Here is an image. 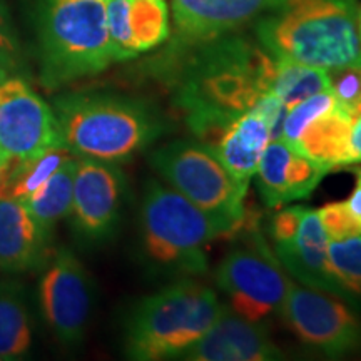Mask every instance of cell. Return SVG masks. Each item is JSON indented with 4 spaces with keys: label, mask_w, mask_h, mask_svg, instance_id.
<instances>
[{
    "label": "cell",
    "mask_w": 361,
    "mask_h": 361,
    "mask_svg": "<svg viewBox=\"0 0 361 361\" xmlns=\"http://www.w3.org/2000/svg\"><path fill=\"white\" fill-rule=\"evenodd\" d=\"M351 130H350V159L351 166L361 164V107L351 111Z\"/></svg>",
    "instance_id": "obj_31"
},
{
    "label": "cell",
    "mask_w": 361,
    "mask_h": 361,
    "mask_svg": "<svg viewBox=\"0 0 361 361\" xmlns=\"http://www.w3.org/2000/svg\"><path fill=\"white\" fill-rule=\"evenodd\" d=\"M279 314L298 340L319 353L336 358L361 348L360 316L331 293L291 283Z\"/></svg>",
    "instance_id": "obj_9"
},
{
    "label": "cell",
    "mask_w": 361,
    "mask_h": 361,
    "mask_svg": "<svg viewBox=\"0 0 361 361\" xmlns=\"http://www.w3.org/2000/svg\"><path fill=\"white\" fill-rule=\"evenodd\" d=\"M283 0H173V52L231 34Z\"/></svg>",
    "instance_id": "obj_13"
},
{
    "label": "cell",
    "mask_w": 361,
    "mask_h": 361,
    "mask_svg": "<svg viewBox=\"0 0 361 361\" xmlns=\"http://www.w3.org/2000/svg\"><path fill=\"white\" fill-rule=\"evenodd\" d=\"M229 236L219 223L180 196L173 188L151 179L141 202L142 252L156 271L174 279L207 273V246Z\"/></svg>",
    "instance_id": "obj_5"
},
{
    "label": "cell",
    "mask_w": 361,
    "mask_h": 361,
    "mask_svg": "<svg viewBox=\"0 0 361 361\" xmlns=\"http://www.w3.org/2000/svg\"><path fill=\"white\" fill-rule=\"evenodd\" d=\"M358 13V0H283L255 30L274 59L333 71L361 66Z\"/></svg>",
    "instance_id": "obj_2"
},
{
    "label": "cell",
    "mask_w": 361,
    "mask_h": 361,
    "mask_svg": "<svg viewBox=\"0 0 361 361\" xmlns=\"http://www.w3.org/2000/svg\"><path fill=\"white\" fill-rule=\"evenodd\" d=\"M224 305L211 288L192 278L174 279L161 291L142 298L126 323L124 348L130 360L183 358L213 326Z\"/></svg>",
    "instance_id": "obj_4"
},
{
    "label": "cell",
    "mask_w": 361,
    "mask_h": 361,
    "mask_svg": "<svg viewBox=\"0 0 361 361\" xmlns=\"http://www.w3.org/2000/svg\"><path fill=\"white\" fill-rule=\"evenodd\" d=\"M112 62L106 0H42L39 64L45 89L97 75Z\"/></svg>",
    "instance_id": "obj_6"
},
{
    "label": "cell",
    "mask_w": 361,
    "mask_h": 361,
    "mask_svg": "<svg viewBox=\"0 0 361 361\" xmlns=\"http://www.w3.org/2000/svg\"><path fill=\"white\" fill-rule=\"evenodd\" d=\"M353 168V166H351ZM356 183H355V189L351 191V196L346 200L345 202L348 204V207L351 209L356 218L361 221V166L358 164V168H353Z\"/></svg>",
    "instance_id": "obj_32"
},
{
    "label": "cell",
    "mask_w": 361,
    "mask_h": 361,
    "mask_svg": "<svg viewBox=\"0 0 361 361\" xmlns=\"http://www.w3.org/2000/svg\"><path fill=\"white\" fill-rule=\"evenodd\" d=\"M106 25L114 62L139 56L129 29V0H106Z\"/></svg>",
    "instance_id": "obj_27"
},
{
    "label": "cell",
    "mask_w": 361,
    "mask_h": 361,
    "mask_svg": "<svg viewBox=\"0 0 361 361\" xmlns=\"http://www.w3.org/2000/svg\"><path fill=\"white\" fill-rule=\"evenodd\" d=\"M126 194V176L114 162L78 157L71 219L87 241H104L116 231Z\"/></svg>",
    "instance_id": "obj_12"
},
{
    "label": "cell",
    "mask_w": 361,
    "mask_h": 361,
    "mask_svg": "<svg viewBox=\"0 0 361 361\" xmlns=\"http://www.w3.org/2000/svg\"><path fill=\"white\" fill-rule=\"evenodd\" d=\"M32 343L25 291L12 279L0 281V360L24 358Z\"/></svg>",
    "instance_id": "obj_20"
},
{
    "label": "cell",
    "mask_w": 361,
    "mask_h": 361,
    "mask_svg": "<svg viewBox=\"0 0 361 361\" xmlns=\"http://www.w3.org/2000/svg\"><path fill=\"white\" fill-rule=\"evenodd\" d=\"M6 78H7V74H6V72H4V71H0V82H2V80L6 79Z\"/></svg>",
    "instance_id": "obj_35"
},
{
    "label": "cell",
    "mask_w": 361,
    "mask_h": 361,
    "mask_svg": "<svg viewBox=\"0 0 361 361\" xmlns=\"http://www.w3.org/2000/svg\"><path fill=\"white\" fill-rule=\"evenodd\" d=\"M336 104V99L333 96L331 90H323V92L313 94V96L303 99L295 106H291L288 109L286 119L283 124V133H281V141L288 144H295L296 139L300 137V134L303 133L306 126L311 121L316 119L318 116L324 114L329 109H333Z\"/></svg>",
    "instance_id": "obj_26"
},
{
    "label": "cell",
    "mask_w": 361,
    "mask_h": 361,
    "mask_svg": "<svg viewBox=\"0 0 361 361\" xmlns=\"http://www.w3.org/2000/svg\"><path fill=\"white\" fill-rule=\"evenodd\" d=\"M24 67L22 49L13 29L6 0H0V71L6 74L19 72Z\"/></svg>",
    "instance_id": "obj_30"
},
{
    "label": "cell",
    "mask_w": 361,
    "mask_h": 361,
    "mask_svg": "<svg viewBox=\"0 0 361 361\" xmlns=\"http://www.w3.org/2000/svg\"><path fill=\"white\" fill-rule=\"evenodd\" d=\"M75 168L78 157L71 156L32 196L22 201L45 231L52 233L54 226L71 213Z\"/></svg>",
    "instance_id": "obj_21"
},
{
    "label": "cell",
    "mask_w": 361,
    "mask_h": 361,
    "mask_svg": "<svg viewBox=\"0 0 361 361\" xmlns=\"http://www.w3.org/2000/svg\"><path fill=\"white\" fill-rule=\"evenodd\" d=\"M281 350L271 340L263 322L243 318L228 305L213 326L192 345L180 360L191 361H273L281 360Z\"/></svg>",
    "instance_id": "obj_14"
},
{
    "label": "cell",
    "mask_w": 361,
    "mask_h": 361,
    "mask_svg": "<svg viewBox=\"0 0 361 361\" xmlns=\"http://www.w3.org/2000/svg\"><path fill=\"white\" fill-rule=\"evenodd\" d=\"M328 259L336 279L355 305L361 298V234L329 241Z\"/></svg>",
    "instance_id": "obj_25"
},
{
    "label": "cell",
    "mask_w": 361,
    "mask_h": 361,
    "mask_svg": "<svg viewBox=\"0 0 361 361\" xmlns=\"http://www.w3.org/2000/svg\"><path fill=\"white\" fill-rule=\"evenodd\" d=\"M173 102L191 133L213 146L236 117L269 92L274 57L246 39L226 34L173 52Z\"/></svg>",
    "instance_id": "obj_1"
},
{
    "label": "cell",
    "mask_w": 361,
    "mask_h": 361,
    "mask_svg": "<svg viewBox=\"0 0 361 361\" xmlns=\"http://www.w3.org/2000/svg\"><path fill=\"white\" fill-rule=\"evenodd\" d=\"M351 117L353 114L336 102L333 109L311 121L293 146L329 171L351 168Z\"/></svg>",
    "instance_id": "obj_19"
},
{
    "label": "cell",
    "mask_w": 361,
    "mask_h": 361,
    "mask_svg": "<svg viewBox=\"0 0 361 361\" xmlns=\"http://www.w3.org/2000/svg\"><path fill=\"white\" fill-rule=\"evenodd\" d=\"M62 146L56 112L22 78L0 82V151L13 162ZM64 147V146H62Z\"/></svg>",
    "instance_id": "obj_10"
},
{
    "label": "cell",
    "mask_w": 361,
    "mask_h": 361,
    "mask_svg": "<svg viewBox=\"0 0 361 361\" xmlns=\"http://www.w3.org/2000/svg\"><path fill=\"white\" fill-rule=\"evenodd\" d=\"M51 234L16 197L0 196V271L20 273L44 268Z\"/></svg>",
    "instance_id": "obj_17"
},
{
    "label": "cell",
    "mask_w": 361,
    "mask_h": 361,
    "mask_svg": "<svg viewBox=\"0 0 361 361\" xmlns=\"http://www.w3.org/2000/svg\"><path fill=\"white\" fill-rule=\"evenodd\" d=\"M39 301L45 322L59 340L64 345L82 340L92 306V283L78 256L67 247L52 252L39 283Z\"/></svg>",
    "instance_id": "obj_11"
},
{
    "label": "cell",
    "mask_w": 361,
    "mask_h": 361,
    "mask_svg": "<svg viewBox=\"0 0 361 361\" xmlns=\"http://www.w3.org/2000/svg\"><path fill=\"white\" fill-rule=\"evenodd\" d=\"M328 89V71L286 59H274L269 92L274 94L288 109L303 99Z\"/></svg>",
    "instance_id": "obj_22"
},
{
    "label": "cell",
    "mask_w": 361,
    "mask_h": 361,
    "mask_svg": "<svg viewBox=\"0 0 361 361\" xmlns=\"http://www.w3.org/2000/svg\"><path fill=\"white\" fill-rule=\"evenodd\" d=\"M12 166H13V161L8 159V157L4 154L2 151H0V188H2L4 180H6L8 171H11Z\"/></svg>",
    "instance_id": "obj_33"
},
{
    "label": "cell",
    "mask_w": 361,
    "mask_h": 361,
    "mask_svg": "<svg viewBox=\"0 0 361 361\" xmlns=\"http://www.w3.org/2000/svg\"><path fill=\"white\" fill-rule=\"evenodd\" d=\"M129 29L137 54L159 47L169 37V12L164 0H129Z\"/></svg>",
    "instance_id": "obj_24"
},
{
    "label": "cell",
    "mask_w": 361,
    "mask_h": 361,
    "mask_svg": "<svg viewBox=\"0 0 361 361\" xmlns=\"http://www.w3.org/2000/svg\"><path fill=\"white\" fill-rule=\"evenodd\" d=\"M71 156L72 154L66 147L57 146L42 152V154L32 157V159L13 162L6 180H4L2 188H0V196H8L16 197L19 201H25Z\"/></svg>",
    "instance_id": "obj_23"
},
{
    "label": "cell",
    "mask_w": 361,
    "mask_h": 361,
    "mask_svg": "<svg viewBox=\"0 0 361 361\" xmlns=\"http://www.w3.org/2000/svg\"><path fill=\"white\" fill-rule=\"evenodd\" d=\"M61 142L72 156L124 162L166 133L152 104L114 94H66L54 101Z\"/></svg>",
    "instance_id": "obj_3"
},
{
    "label": "cell",
    "mask_w": 361,
    "mask_h": 361,
    "mask_svg": "<svg viewBox=\"0 0 361 361\" xmlns=\"http://www.w3.org/2000/svg\"><path fill=\"white\" fill-rule=\"evenodd\" d=\"M216 284L233 311L251 322H263L279 314L291 281L268 243L252 231L246 245L234 247L221 261Z\"/></svg>",
    "instance_id": "obj_8"
},
{
    "label": "cell",
    "mask_w": 361,
    "mask_h": 361,
    "mask_svg": "<svg viewBox=\"0 0 361 361\" xmlns=\"http://www.w3.org/2000/svg\"><path fill=\"white\" fill-rule=\"evenodd\" d=\"M271 141L269 126L255 109L245 112L233 121L213 146L229 174L243 186H247L258 171L266 146Z\"/></svg>",
    "instance_id": "obj_18"
},
{
    "label": "cell",
    "mask_w": 361,
    "mask_h": 361,
    "mask_svg": "<svg viewBox=\"0 0 361 361\" xmlns=\"http://www.w3.org/2000/svg\"><path fill=\"white\" fill-rule=\"evenodd\" d=\"M149 164L169 188L209 214L229 236L245 228L247 186L229 174L207 144L191 139L168 142L149 154Z\"/></svg>",
    "instance_id": "obj_7"
},
{
    "label": "cell",
    "mask_w": 361,
    "mask_h": 361,
    "mask_svg": "<svg viewBox=\"0 0 361 361\" xmlns=\"http://www.w3.org/2000/svg\"><path fill=\"white\" fill-rule=\"evenodd\" d=\"M329 90L336 102L346 111H356L361 107V66L341 67L328 71Z\"/></svg>",
    "instance_id": "obj_29"
},
{
    "label": "cell",
    "mask_w": 361,
    "mask_h": 361,
    "mask_svg": "<svg viewBox=\"0 0 361 361\" xmlns=\"http://www.w3.org/2000/svg\"><path fill=\"white\" fill-rule=\"evenodd\" d=\"M328 168L284 141H269L256 171V188L268 207H281L308 197Z\"/></svg>",
    "instance_id": "obj_15"
},
{
    "label": "cell",
    "mask_w": 361,
    "mask_h": 361,
    "mask_svg": "<svg viewBox=\"0 0 361 361\" xmlns=\"http://www.w3.org/2000/svg\"><path fill=\"white\" fill-rule=\"evenodd\" d=\"M328 243L318 209L306 206L295 236L274 243V252L281 266L301 284L328 291L353 305L329 266Z\"/></svg>",
    "instance_id": "obj_16"
},
{
    "label": "cell",
    "mask_w": 361,
    "mask_h": 361,
    "mask_svg": "<svg viewBox=\"0 0 361 361\" xmlns=\"http://www.w3.org/2000/svg\"><path fill=\"white\" fill-rule=\"evenodd\" d=\"M318 216L329 241H340L361 234V221L351 213L345 201L329 202L319 207Z\"/></svg>",
    "instance_id": "obj_28"
},
{
    "label": "cell",
    "mask_w": 361,
    "mask_h": 361,
    "mask_svg": "<svg viewBox=\"0 0 361 361\" xmlns=\"http://www.w3.org/2000/svg\"><path fill=\"white\" fill-rule=\"evenodd\" d=\"M358 34H360V44H361V7L358 13Z\"/></svg>",
    "instance_id": "obj_34"
}]
</instances>
